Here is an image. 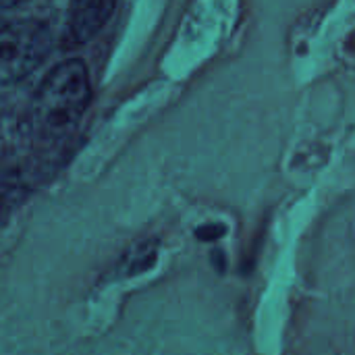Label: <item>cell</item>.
<instances>
[{
    "label": "cell",
    "instance_id": "6da1fadb",
    "mask_svg": "<svg viewBox=\"0 0 355 355\" xmlns=\"http://www.w3.org/2000/svg\"><path fill=\"white\" fill-rule=\"evenodd\" d=\"M89 102V73L83 60L71 58L54 67L31 104L33 131L42 139H60L69 135Z\"/></svg>",
    "mask_w": 355,
    "mask_h": 355
},
{
    "label": "cell",
    "instance_id": "7a4b0ae2",
    "mask_svg": "<svg viewBox=\"0 0 355 355\" xmlns=\"http://www.w3.org/2000/svg\"><path fill=\"white\" fill-rule=\"evenodd\" d=\"M52 31L40 21H15L0 27V87L19 83L50 52Z\"/></svg>",
    "mask_w": 355,
    "mask_h": 355
},
{
    "label": "cell",
    "instance_id": "3957f363",
    "mask_svg": "<svg viewBox=\"0 0 355 355\" xmlns=\"http://www.w3.org/2000/svg\"><path fill=\"white\" fill-rule=\"evenodd\" d=\"M116 0H71L69 33L75 42L92 40L110 19Z\"/></svg>",
    "mask_w": 355,
    "mask_h": 355
},
{
    "label": "cell",
    "instance_id": "277c9868",
    "mask_svg": "<svg viewBox=\"0 0 355 355\" xmlns=\"http://www.w3.org/2000/svg\"><path fill=\"white\" fill-rule=\"evenodd\" d=\"M23 0H0V8H10V6H17Z\"/></svg>",
    "mask_w": 355,
    "mask_h": 355
}]
</instances>
